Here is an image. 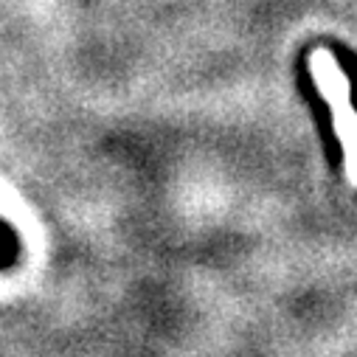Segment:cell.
I'll return each mask as SVG.
<instances>
[{
	"label": "cell",
	"mask_w": 357,
	"mask_h": 357,
	"mask_svg": "<svg viewBox=\"0 0 357 357\" xmlns=\"http://www.w3.org/2000/svg\"><path fill=\"white\" fill-rule=\"evenodd\" d=\"M312 79L318 93L326 99L335 116V132L343 146V163H346V177L349 183L357 186V113L351 107V91H349V79L335 62V56L326 48L312 51L310 56Z\"/></svg>",
	"instance_id": "obj_1"
}]
</instances>
